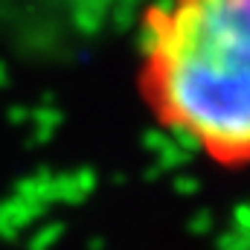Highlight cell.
<instances>
[{"label": "cell", "mask_w": 250, "mask_h": 250, "mask_svg": "<svg viewBox=\"0 0 250 250\" xmlns=\"http://www.w3.org/2000/svg\"><path fill=\"white\" fill-rule=\"evenodd\" d=\"M125 0H0V18L38 21V23H70L90 26L105 21Z\"/></svg>", "instance_id": "cell-2"}, {"label": "cell", "mask_w": 250, "mask_h": 250, "mask_svg": "<svg viewBox=\"0 0 250 250\" xmlns=\"http://www.w3.org/2000/svg\"><path fill=\"white\" fill-rule=\"evenodd\" d=\"M140 53L154 120L218 166L250 163V0H154Z\"/></svg>", "instance_id": "cell-1"}]
</instances>
